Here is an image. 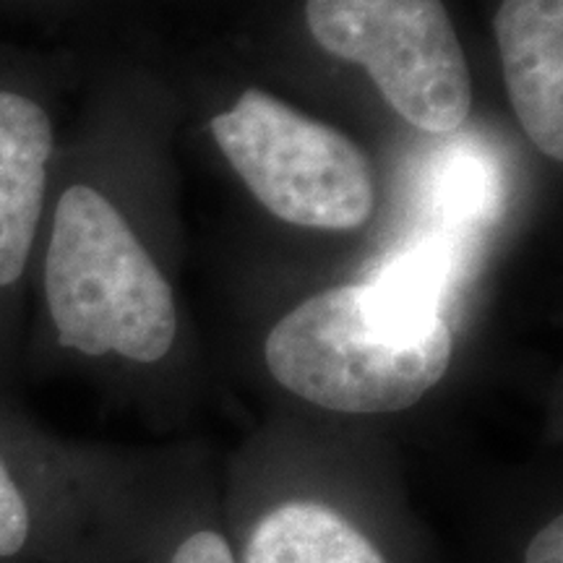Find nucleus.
<instances>
[{
  "mask_svg": "<svg viewBox=\"0 0 563 563\" xmlns=\"http://www.w3.org/2000/svg\"><path fill=\"white\" fill-rule=\"evenodd\" d=\"M40 287L58 347L157 363L178 334L167 279L95 180L70 178L47 207Z\"/></svg>",
  "mask_w": 563,
  "mask_h": 563,
  "instance_id": "obj_1",
  "label": "nucleus"
},
{
  "mask_svg": "<svg viewBox=\"0 0 563 563\" xmlns=\"http://www.w3.org/2000/svg\"><path fill=\"white\" fill-rule=\"evenodd\" d=\"M446 321L394 329L373 319L361 285L332 287L282 316L264 344L272 376L323 410L384 415L418 405L446 376Z\"/></svg>",
  "mask_w": 563,
  "mask_h": 563,
  "instance_id": "obj_2",
  "label": "nucleus"
},
{
  "mask_svg": "<svg viewBox=\"0 0 563 563\" xmlns=\"http://www.w3.org/2000/svg\"><path fill=\"white\" fill-rule=\"evenodd\" d=\"M211 133L251 194L282 222L355 230L373 214V173L361 146L264 89H245L211 118Z\"/></svg>",
  "mask_w": 563,
  "mask_h": 563,
  "instance_id": "obj_3",
  "label": "nucleus"
},
{
  "mask_svg": "<svg viewBox=\"0 0 563 563\" xmlns=\"http://www.w3.org/2000/svg\"><path fill=\"white\" fill-rule=\"evenodd\" d=\"M306 21L323 51L368 70L405 121L449 133L470 118V68L441 0H308Z\"/></svg>",
  "mask_w": 563,
  "mask_h": 563,
  "instance_id": "obj_4",
  "label": "nucleus"
},
{
  "mask_svg": "<svg viewBox=\"0 0 563 563\" xmlns=\"http://www.w3.org/2000/svg\"><path fill=\"white\" fill-rule=\"evenodd\" d=\"M55 123L37 91L0 70V298L24 285L47 220Z\"/></svg>",
  "mask_w": 563,
  "mask_h": 563,
  "instance_id": "obj_5",
  "label": "nucleus"
},
{
  "mask_svg": "<svg viewBox=\"0 0 563 563\" xmlns=\"http://www.w3.org/2000/svg\"><path fill=\"white\" fill-rule=\"evenodd\" d=\"M496 40L511 108L545 157H563V0H504Z\"/></svg>",
  "mask_w": 563,
  "mask_h": 563,
  "instance_id": "obj_6",
  "label": "nucleus"
},
{
  "mask_svg": "<svg viewBox=\"0 0 563 563\" xmlns=\"http://www.w3.org/2000/svg\"><path fill=\"white\" fill-rule=\"evenodd\" d=\"M245 563H386L347 519L321 504H285L253 527Z\"/></svg>",
  "mask_w": 563,
  "mask_h": 563,
  "instance_id": "obj_7",
  "label": "nucleus"
},
{
  "mask_svg": "<svg viewBox=\"0 0 563 563\" xmlns=\"http://www.w3.org/2000/svg\"><path fill=\"white\" fill-rule=\"evenodd\" d=\"M454 272V253L443 241L418 243L389 258L361 285L373 319L394 329H426L441 321L443 298Z\"/></svg>",
  "mask_w": 563,
  "mask_h": 563,
  "instance_id": "obj_8",
  "label": "nucleus"
},
{
  "mask_svg": "<svg viewBox=\"0 0 563 563\" xmlns=\"http://www.w3.org/2000/svg\"><path fill=\"white\" fill-rule=\"evenodd\" d=\"M441 203L460 217H481L490 209V175L481 159L456 157L441 173Z\"/></svg>",
  "mask_w": 563,
  "mask_h": 563,
  "instance_id": "obj_9",
  "label": "nucleus"
},
{
  "mask_svg": "<svg viewBox=\"0 0 563 563\" xmlns=\"http://www.w3.org/2000/svg\"><path fill=\"white\" fill-rule=\"evenodd\" d=\"M30 538V506L0 454V559L16 555Z\"/></svg>",
  "mask_w": 563,
  "mask_h": 563,
  "instance_id": "obj_10",
  "label": "nucleus"
},
{
  "mask_svg": "<svg viewBox=\"0 0 563 563\" xmlns=\"http://www.w3.org/2000/svg\"><path fill=\"white\" fill-rule=\"evenodd\" d=\"M170 563H235V555L222 534L196 532L175 551Z\"/></svg>",
  "mask_w": 563,
  "mask_h": 563,
  "instance_id": "obj_11",
  "label": "nucleus"
},
{
  "mask_svg": "<svg viewBox=\"0 0 563 563\" xmlns=\"http://www.w3.org/2000/svg\"><path fill=\"white\" fill-rule=\"evenodd\" d=\"M525 563H563V519L555 517L530 540Z\"/></svg>",
  "mask_w": 563,
  "mask_h": 563,
  "instance_id": "obj_12",
  "label": "nucleus"
}]
</instances>
